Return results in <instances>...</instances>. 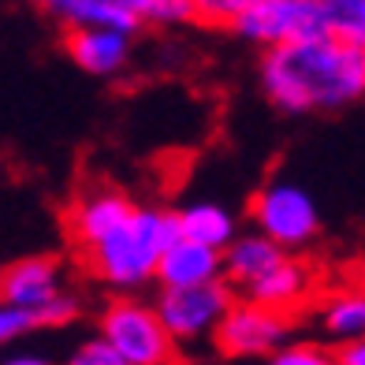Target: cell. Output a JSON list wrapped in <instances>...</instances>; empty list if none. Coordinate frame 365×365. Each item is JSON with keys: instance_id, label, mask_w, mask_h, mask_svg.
Wrapping results in <instances>:
<instances>
[{"instance_id": "cell-1", "label": "cell", "mask_w": 365, "mask_h": 365, "mask_svg": "<svg viewBox=\"0 0 365 365\" xmlns=\"http://www.w3.org/2000/svg\"><path fill=\"white\" fill-rule=\"evenodd\" d=\"M261 86L279 112H339L365 97V48L336 34L269 45Z\"/></svg>"}, {"instance_id": "cell-2", "label": "cell", "mask_w": 365, "mask_h": 365, "mask_svg": "<svg viewBox=\"0 0 365 365\" xmlns=\"http://www.w3.org/2000/svg\"><path fill=\"white\" fill-rule=\"evenodd\" d=\"M175 235V212L135 205L127 220H120L105 239H97L82 254H86L90 272L101 284L115 291H135L145 287L149 279H157V261Z\"/></svg>"}, {"instance_id": "cell-3", "label": "cell", "mask_w": 365, "mask_h": 365, "mask_svg": "<svg viewBox=\"0 0 365 365\" xmlns=\"http://www.w3.org/2000/svg\"><path fill=\"white\" fill-rule=\"evenodd\" d=\"M101 336L120 351L130 365H172L175 339L168 336L157 306L138 298H115L101 313Z\"/></svg>"}, {"instance_id": "cell-4", "label": "cell", "mask_w": 365, "mask_h": 365, "mask_svg": "<svg viewBox=\"0 0 365 365\" xmlns=\"http://www.w3.org/2000/svg\"><path fill=\"white\" fill-rule=\"evenodd\" d=\"M254 227L261 235H269L276 246L284 250H298V246H309L321 231V212L317 202L309 197L306 187L287 179H276L269 187H261L254 205H250Z\"/></svg>"}, {"instance_id": "cell-5", "label": "cell", "mask_w": 365, "mask_h": 365, "mask_svg": "<svg viewBox=\"0 0 365 365\" xmlns=\"http://www.w3.org/2000/svg\"><path fill=\"white\" fill-rule=\"evenodd\" d=\"M235 302L227 279H212V284H194V287H164L157 298V313L168 336L179 343H202L209 339L217 324L224 321L227 306Z\"/></svg>"}, {"instance_id": "cell-6", "label": "cell", "mask_w": 365, "mask_h": 365, "mask_svg": "<svg viewBox=\"0 0 365 365\" xmlns=\"http://www.w3.org/2000/svg\"><path fill=\"white\" fill-rule=\"evenodd\" d=\"M291 336V317L284 309H272L254 298H235L227 306L224 321L217 324L212 339L217 351L227 358H269L276 346H284Z\"/></svg>"}, {"instance_id": "cell-7", "label": "cell", "mask_w": 365, "mask_h": 365, "mask_svg": "<svg viewBox=\"0 0 365 365\" xmlns=\"http://www.w3.org/2000/svg\"><path fill=\"white\" fill-rule=\"evenodd\" d=\"M231 30L246 41L269 48V45L324 34V19L317 0H254Z\"/></svg>"}, {"instance_id": "cell-8", "label": "cell", "mask_w": 365, "mask_h": 365, "mask_svg": "<svg viewBox=\"0 0 365 365\" xmlns=\"http://www.w3.org/2000/svg\"><path fill=\"white\" fill-rule=\"evenodd\" d=\"M130 30L120 26H82V30H68V56L75 60V68H82L86 75L108 78L120 75L130 60Z\"/></svg>"}, {"instance_id": "cell-9", "label": "cell", "mask_w": 365, "mask_h": 365, "mask_svg": "<svg viewBox=\"0 0 365 365\" xmlns=\"http://www.w3.org/2000/svg\"><path fill=\"white\" fill-rule=\"evenodd\" d=\"M157 279L160 287H194V284H212V279H224V257L217 246L194 242L175 235L168 242V250L157 261Z\"/></svg>"}, {"instance_id": "cell-10", "label": "cell", "mask_w": 365, "mask_h": 365, "mask_svg": "<svg viewBox=\"0 0 365 365\" xmlns=\"http://www.w3.org/2000/svg\"><path fill=\"white\" fill-rule=\"evenodd\" d=\"M60 291H63L60 287V264L53 257H23L0 272V298L26 309L30 317H34V309H41Z\"/></svg>"}, {"instance_id": "cell-11", "label": "cell", "mask_w": 365, "mask_h": 365, "mask_svg": "<svg viewBox=\"0 0 365 365\" xmlns=\"http://www.w3.org/2000/svg\"><path fill=\"white\" fill-rule=\"evenodd\" d=\"M130 212H135V202H130L123 190L97 187L90 194H82L78 202L71 205V217H68L71 239L86 250V246H93L97 239H105L120 220H127Z\"/></svg>"}, {"instance_id": "cell-12", "label": "cell", "mask_w": 365, "mask_h": 365, "mask_svg": "<svg viewBox=\"0 0 365 365\" xmlns=\"http://www.w3.org/2000/svg\"><path fill=\"white\" fill-rule=\"evenodd\" d=\"M313 287V272H309V264L302 261H294V257H279L269 272H261L250 287H246V298H254V302H264V306H272V309H298V302L309 294Z\"/></svg>"}, {"instance_id": "cell-13", "label": "cell", "mask_w": 365, "mask_h": 365, "mask_svg": "<svg viewBox=\"0 0 365 365\" xmlns=\"http://www.w3.org/2000/svg\"><path fill=\"white\" fill-rule=\"evenodd\" d=\"M284 254H287L284 246H276L269 235H261V231H250V235H239V231H235V239L220 250V257H224V279L231 287L246 291L261 272H269Z\"/></svg>"}, {"instance_id": "cell-14", "label": "cell", "mask_w": 365, "mask_h": 365, "mask_svg": "<svg viewBox=\"0 0 365 365\" xmlns=\"http://www.w3.org/2000/svg\"><path fill=\"white\" fill-rule=\"evenodd\" d=\"M317 324L336 343H351V339L365 336V291L343 287V291L324 294L321 309H317Z\"/></svg>"}, {"instance_id": "cell-15", "label": "cell", "mask_w": 365, "mask_h": 365, "mask_svg": "<svg viewBox=\"0 0 365 365\" xmlns=\"http://www.w3.org/2000/svg\"><path fill=\"white\" fill-rule=\"evenodd\" d=\"M175 227H179L182 239L217 246V250H224V246L235 239V217H231V209H224L217 202H194L187 209H179Z\"/></svg>"}, {"instance_id": "cell-16", "label": "cell", "mask_w": 365, "mask_h": 365, "mask_svg": "<svg viewBox=\"0 0 365 365\" xmlns=\"http://www.w3.org/2000/svg\"><path fill=\"white\" fill-rule=\"evenodd\" d=\"M45 11L63 26V30H82V26H120L135 34L138 23L112 0H45Z\"/></svg>"}, {"instance_id": "cell-17", "label": "cell", "mask_w": 365, "mask_h": 365, "mask_svg": "<svg viewBox=\"0 0 365 365\" xmlns=\"http://www.w3.org/2000/svg\"><path fill=\"white\" fill-rule=\"evenodd\" d=\"M324 34H336L365 48V0H317Z\"/></svg>"}, {"instance_id": "cell-18", "label": "cell", "mask_w": 365, "mask_h": 365, "mask_svg": "<svg viewBox=\"0 0 365 365\" xmlns=\"http://www.w3.org/2000/svg\"><path fill=\"white\" fill-rule=\"evenodd\" d=\"M115 8H123L138 26L153 23V26H179L194 19V0H112Z\"/></svg>"}, {"instance_id": "cell-19", "label": "cell", "mask_w": 365, "mask_h": 365, "mask_svg": "<svg viewBox=\"0 0 365 365\" xmlns=\"http://www.w3.org/2000/svg\"><path fill=\"white\" fill-rule=\"evenodd\" d=\"M269 365H336V354L321 343H284L269 354Z\"/></svg>"}, {"instance_id": "cell-20", "label": "cell", "mask_w": 365, "mask_h": 365, "mask_svg": "<svg viewBox=\"0 0 365 365\" xmlns=\"http://www.w3.org/2000/svg\"><path fill=\"white\" fill-rule=\"evenodd\" d=\"M254 0H194V19L205 26H235V19Z\"/></svg>"}, {"instance_id": "cell-21", "label": "cell", "mask_w": 365, "mask_h": 365, "mask_svg": "<svg viewBox=\"0 0 365 365\" xmlns=\"http://www.w3.org/2000/svg\"><path fill=\"white\" fill-rule=\"evenodd\" d=\"M68 365H130V361L115 351L105 336H97V339L78 343L71 351V358H68Z\"/></svg>"}, {"instance_id": "cell-22", "label": "cell", "mask_w": 365, "mask_h": 365, "mask_svg": "<svg viewBox=\"0 0 365 365\" xmlns=\"http://www.w3.org/2000/svg\"><path fill=\"white\" fill-rule=\"evenodd\" d=\"M78 317V298L68 294V291H60L56 298H48V302L41 309H34V328H60V324H71Z\"/></svg>"}, {"instance_id": "cell-23", "label": "cell", "mask_w": 365, "mask_h": 365, "mask_svg": "<svg viewBox=\"0 0 365 365\" xmlns=\"http://www.w3.org/2000/svg\"><path fill=\"white\" fill-rule=\"evenodd\" d=\"M30 328H34V317H30L26 309H19V306H11V302L0 298V351H4L8 343H15L19 336H26Z\"/></svg>"}, {"instance_id": "cell-24", "label": "cell", "mask_w": 365, "mask_h": 365, "mask_svg": "<svg viewBox=\"0 0 365 365\" xmlns=\"http://www.w3.org/2000/svg\"><path fill=\"white\" fill-rule=\"evenodd\" d=\"M336 365H365V336H358L351 343H339Z\"/></svg>"}, {"instance_id": "cell-25", "label": "cell", "mask_w": 365, "mask_h": 365, "mask_svg": "<svg viewBox=\"0 0 365 365\" xmlns=\"http://www.w3.org/2000/svg\"><path fill=\"white\" fill-rule=\"evenodd\" d=\"M0 365H56V361L45 358V354H11V358H4Z\"/></svg>"}, {"instance_id": "cell-26", "label": "cell", "mask_w": 365, "mask_h": 365, "mask_svg": "<svg viewBox=\"0 0 365 365\" xmlns=\"http://www.w3.org/2000/svg\"><path fill=\"white\" fill-rule=\"evenodd\" d=\"M358 287L365 291V264H361V272H358Z\"/></svg>"}]
</instances>
